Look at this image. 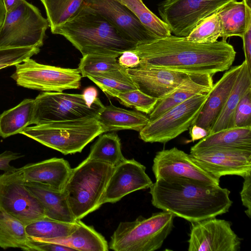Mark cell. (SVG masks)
<instances>
[{
	"instance_id": "1",
	"label": "cell",
	"mask_w": 251,
	"mask_h": 251,
	"mask_svg": "<svg viewBox=\"0 0 251 251\" xmlns=\"http://www.w3.org/2000/svg\"><path fill=\"white\" fill-rule=\"evenodd\" d=\"M131 50L140 58L139 66L212 75L228 70L236 54L226 41L198 43L172 35L138 45Z\"/></svg>"
},
{
	"instance_id": "2",
	"label": "cell",
	"mask_w": 251,
	"mask_h": 251,
	"mask_svg": "<svg viewBox=\"0 0 251 251\" xmlns=\"http://www.w3.org/2000/svg\"><path fill=\"white\" fill-rule=\"evenodd\" d=\"M150 189L154 207L191 223L225 214L232 204L227 188L186 178L156 179Z\"/></svg>"
},
{
	"instance_id": "3",
	"label": "cell",
	"mask_w": 251,
	"mask_h": 251,
	"mask_svg": "<svg viewBox=\"0 0 251 251\" xmlns=\"http://www.w3.org/2000/svg\"><path fill=\"white\" fill-rule=\"evenodd\" d=\"M51 32L64 36L82 55L97 54L117 57L137 46L85 2L72 18Z\"/></svg>"
},
{
	"instance_id": "4",
	"label": "cell",
	"mask_w": 251,
	"mask_h": 251,
	"mask_svg": "<svg viewBox=\"0 0 251 251\" xmlns=\"http://www.w3.org/2000/svg\"><path fill=\"white\" fill-rule=\"evenodd\" d=\"M114 167L86 158L72 169L63 192L75 219L99 208Z\"/></svg>"
},
{
	"instance_id": "5",
	"label": "cell",
	"mask_w": 251,
	"mask_h": 251,
	"mask_svg": "<svg viewBox=\"0 0 251 251\" xmlns=\"http://www.w3.org/2000/svg\"><path fill=\"white\" fill-rule=\"evenodd\" d=\"M102 133L97 119L89 118L29 126L21 134L66 155L81 152Z\"/></svg>"
},
{
	"instance_id": "6",
	"label": "cell",
	"mask_w": 251,
	"mask_h": 251,
	"mask_svg": "<svg viewBox=\"0 0 251 251\" xmlns=\"http://www.w3.org/2000/svg\"><path fill=\"white\" fill-rule=\"evenodd\" d=\"M175 216L166 211L131 222L120 223L110 237L109 249L115 251H154L160 249L174 227Z\"/></svg>"
},
{
	"instance_id": "7",
	"label": "cell",
	"mask_w": 251,
	"mask_h": 251,
	"mask_svg": "<svg viewBox=\"0 0 251 251\" xmlns=\"http://www.w3.org/2000/svg\"><path fill=\"white\" fill-rule=\"evenodd\" d=\"M49 26L39 9L23 0L17 8L5 13L0 26V48H40Z\"/></svg>"
},
{
	"instance_id": "8",
	"label": "cell",
	"mask_w": 251,
	"mask_h": 251,
	"mask_svg": "<svg viewBox=\"0 0 251 251\" xmlns=\"http://www.w3.org/2000/svg\"><path fill=\"white\" fill-rule=\"evenodd\" d=\"M210 92L195 95L150 121L139 131V138L145 142L165 144L187 131L199 116Z\"/></svg>"
},
{
	"instance_id": "9",
	"label": "cell",
	"mask_w": 251,
	"mask_h": 251,
	"mask_svg": "<svg viewBox=\"0 0 251 251\" xmlns=\"http://www.w3.org/2000/svg\"><path fill=\"white\" fill-rule=\"evenodd\" d=\"M32 125L75 119L97 118L104 108L100 101L87 105L82 94L44 92L34 99Z\"/></svg>"
},
{
	"instance_id": "10",
	"label": "cell",
	"mask_w": 251,
	"mask_h": 251,
	"mask_svg": "<svg viewBox=\"0 0 251 251\" xmlns=\"http://www.w3.org/2000/svg\"><path fill=\"white\" fill-rule=\"evenodd\" d=\"M11 75L19 86L44 92L78 89L82 76L78 69L65 68L37 63L31 58L15 65Z\"/></svg>"
},
{
	"instance_id": "11",
	"label": "cell",
	"mask_w": 251,
	"mask_h": 251,
	"mask_svg": "<svg viewBox=\"0 0 251 251\" xmlns=\"http://www.w3.org/2000/svg\"><path fill=\"white\" fill-rule=\"evenodd\" d=\"M25 182L20 168L0 175V208L26 226L48 217Z\"/></svg>"
},
{
	"instance_id": "12",
	"label": "cell",
	"mask_w": 251,
	"mask_h": 251,
	"mask_svg": "<svg viewBox=\"0 0 251 251\" xmlns=\"http://www.w3.org/2000/svg\"><path fill=\"white\" fill-rule=\"evenodd\" d=\"M233 0H163L157 9L171 32L186 37L205 18Z\"/></svg>"
},
{
	"instance_id": "13",
	"label": "cell",
	"mask_w": 251,
	"mask_h": 251,
	"mask_svg": "<svg viewBox=\"0 0 251 251\" xmlns=\"http://www.w3.org/2000/svg\"><path fill=\"white\" fill-rule=\"evenodd\" d=\"M189 251H238L241 239L231 223L216 217L191 223Z\"/></svg>"
},
{
	"instance_id": "14",
	"label": "cell",
	"mask_w": 251,
	"mask_h": 251,
	"mask_svg": "<svg viewBox=\"0 0 251 251\" xmlns=\"http://www.w3.org/2000/svg\"><path fill=\"white\" fill-rule=\"evenodd\" d=\"M192 160L213 176L226 175L244 177L251 174V150L216 148L190 153Z\"/></svg>"
},
{
	"instance_id": "15",
	"label": "cell",
	"mask_w": 251,
	"mask_h": 251,
	"mask_svg": "<svg viewBox=\"0 0 251 251\" xmlns=\"http://www.w3.org/2000/svg\"><path fill=\"white\" fill-rule=\"evenodd\" d=\"M84 2L113 25L123 37L137 45L158 39L117 0H85Z\"/></svg>"
},
{
	"instance_id": "16",
	"label": "cell",
	"mask_w": 251,
	"mask_h": 251,
	"mask_svg": "<svg viewBox=\"0 0 251 251\" xmlns=\"http://www.w3.org/2000/svg\"><path fill=\"white\" fill-rule=\"evenodd\" d=\"M155 179L166 177H183L209 184L219 185L220 178L203 170L190 154L176 147L156 152L152 166Z\"/></svg>"
},
{
	"instance_id": "17",
	"label": "cell",
	"mask_w": 251,
	"mask_h": 251,
	"mask_svg": "<svg viewBox=\"0 0 251 251\" xmlns=\"http://www.w3.org/2000/svg\"><path fill=\"white\" fill-rule=\"evenodd\" d=\"M152 183L144 165L134 159H126L114 167L102 204L116 202L131 193L150 188Z\"/></svg>"
},
{
	"instance_id": "18",
	"label": "cell",
	"mask_w": 251,
	"mask_h": 251,
	"mask_svg": "<svg viewBox=\"0 0 251 251\" xmlns=\"http://www.w3.org/2000/svg\"><path fill=\"white\" fill-rule=\"evenodd\" d=\"M126 71L138 89L157 100L170 93L193 75L141 66L126 69Z\"/></svg>"
},
{
	"instance_id": "19",
	"label": "cell",
	"mask_w": 251,
	"mask_h": 251,
	"mask_svg": "<svg viewBox=\"0 0 251 251\" xmlns=\"http://www.w3.org/2000/svg\"><path fill=\"white\" fill-rule=\"evenodd\" d=\"M241 66L242 64L230 67L213 84L206 101L193 125H197L210 132L230 93Z\"/></svg>"
},
{
	"instance_id": "20",
	"label": "cell",
	"mask_w": 251,
	"mask_h": 251,
	"mask_svg": "<svg viewBox=\"0 0 251 251\" xmlns=\"http://www.w3.org/2000/svg\"><path fill=\"white\" fill-rule=\"evenodd\" d=\"M213 75L193 74L184 79L170 93L158 100L149 114L150 121H153L166 111L200 94L208 93L213 86Z\"/></svg>"
},
{
	"instance_id": "21",
	"label": "cell",
	"mask_w": 251,
	"mask_h": 251,
	"mask_svg": "<svg viewBox=\"0 0 251 251\" xmlns=\"http://www.w3.org/2000/svg\"><path fill=\"white\" fill-rule=\"evenodd\" d=\"M20 170L25 182L41 183L63 191L72 169L66 160L54 157L28 163Z\"/></svg>"
},
{
	"instance_id": "22",
	"label": "cell",
	"mask_w": 251,
	"mask_h": 251,
	"mask_svg": "<svg viewBox=\"0 0 251 251\" xmlns=\"http://www.w3.org/2000/svg\"><path fill=\"white\" fill-rule=\"evenodd\" d=\"M25 185L41 203L47 217L65 222H76L63 191L39 182H25Z\"/></svg>"
},
{
	"instance_id": "23",
	"label": "cell",
	"mask_w": 251,
	"mask_h": 251,
	"mask_svg": "<svg viewBox=\"0 0 251 251\" xmlns=\"http://www.w3.org/2000/svg\"><path fill=\"white\" fill-rule=\"evenodd\" d=\"M96 119L103 133L123 129L140 131L150 121L144 113L118 107L111 103L104 106Z\"/></svg>"
},
{
	"instance_id": "24",
	"label": "cell",
	"mask_w": 251,
	"mask_h": 251,
	"mask_svg": "<svg viewBox=\"0 0 251 251\" xmlns=\"http://www.w3.org/2000/svg\"><path fill=\"white\" fill-rule=\"evenodd\" d=\"M250 88H251V70L244 60L230 93L209 134L234 127L236 107Z\"/></svg>"
},
{
	"instance_id": "25",
	"label": "cell",
	"mask_w": 251,
	"mask_h": 251,
	"mask_svg": "<svg viewBox=\"0 0 251 251\" xmlns=\"http://www.w3.org/2000/svg\"><path fill=\"white\" fill-rule=\"evenodd\" d=\"M216 148L251 150V126L233 127L209 134L191 148L190 153Z\"/></svg>"
},
{
	"instance_id": "26",
	"label": "cell",
	"mask_w": 251,
	"mask_h": 251,
	"mask_svg": "<svg viewBox=\"0 0 251 251\" xmlns=\"http://www.w3.org/2000/svg\"><path fill=\"white\" fill-rule=\"evenodd\" d=\"M76 229L66 237L49 240H40L52 242L69 247L74 251H107L109 247L104 237L94 228L77 220Z\"/></svg>"
},
{
	"instance_id": "27",
	"label": "cell",
	"mask_w": 251,
	"mask_h": 251,
	"mask_svg": "<svg viewBox=\"0 0 251 251\" xmlns=\"http://www.w3.org/2000/svg\"><path fill=\"white\" fill-rule=\"evenodd\" d=\"M0 248H19L26 251H35L28 236L25 226L17 219L0 208Z\"/></svg>"
},
{
	"instance_id": "28",
	"label": "cell",
	"mask_w": 251,
	"mask_h": 251,
	"mask_svg": "<svg viewBox=\"0 0 251 251\" xmlns=\"http://www.w3.org/2000/svg\"><path fill=\"white\" fill-rule=\"evenodd\" d=\"M34 100L26 99L0 115V137L5 138L32 125Z\"/></svg>"
},
{
	"instance_id": "29",
	"label": "cell",
	"mask_w": 251,
	"mask_h": 251,
	"mask_svg": "<svg viewBox=\"0 0 251 251\" xmlns=\"http://www.w3.org/2000/svg\"><path fill=\"white\" fill-rule=\"evenodd\" d=\"M217 13L222 26V40L232 36L242 37L246 24V11L244 0H233L223 6Z\"/></svg>"
},
{
	"instance_id": "30",
	"label": "cell",
	"mask_w": 251,
	"mask_h": 251,
	"mask_svg": "<svg viewBox=\"0 0 251 251\" xmlns=\"http://www.w3.org/2000/svg\"><path fill=\"white\" fill-rule=\"evenodd\" d=\"M87 158L114 167L126 159L122 152L120 139L114 132L100 136L92 146Z\"/></svg>"
},
{
	"instance_id": "31",
	"label": "cell",
	"mask_w": 251,
	"mask_h": 251,
	"mask_svg": "<svg viewBox=\"0 0 251 251\" xmlns=\"http://www.w3.org/2000/svg\"><path fill=\"white\" fill-rule=\"evenodd\" d=\"M77 221L71 223L46 218L35 221L25 226L28 237L49 240L66 237L77 227Z\"/></svg>"
},
{
	"instance_id": "32",
	"label": "cell",
	"mask_w": 251,
	"mask_h": 251,
	"mask_svg": "<svg viewBox=\"0 0 251 251\" xmlns=\"http://www.w3.org/2000/svg\"><path fill=\"white\" fill-rule=\"evenodd\" d=\"M126 69L124 68L109 73L89 75L86 77L107 95L116 98L121 93L137 89Z\"/></svg>"
},
{
	"instance_id": "33",
	"label": "cell",
	"mask_w": 251,
	"mask_h": 251,
	"mask_svg": "<svg viewBox=\"0 0 251 251\" xmlns=\"http://www.w3.org/2000/svg\"><path fill=\"white\" fill-rule=\"evenodd\" d=\"M44 5L50 30L72 18L85 0H40Z\"/></svg>"
},
{
	"instance_id": "34",
	"label": "cell",
	"mask_w": 251,
	"mask_h": 251,
	"mask_svg": "<svg viewBox=\"0 0 251 251\" xmlns=\"http://www.w3.org/2000/svg\"><path fill=\"white\" fill-rule=\"evenodd\" d=\"M127 7L141 24L158 38L171 35L167 25L151 12L142 0H117Z\"/></svg>"
},
{
	"instance_id": "35",
	"label": "cell",
	"mask_w": 251,
	"mask_h": 251,
	"mask_svg": "<svg viewBox=\"0 0 251 251\" xmlns=\"http://www.w3.org/2000/svg\"><path fill=\"white\" fill-rule=\"evenodd\" d=\"M113 56L97 54H87L82 55L78 70L81 76L89 75L109 73L124 69Z\"/></svg>"
},
{
	"instance_id": "36",
	"label": "cell",
	"mask_w": 251,
	"mask_h": 251,
	"mask_svg": "<svg viewBox=\"0 0 251 251\" xmlns=\"http://www.w3.org/2000/svg\"><path fill=\"white\" fill-rule=\"evenodd\" d=\"M222 34V24L216 12L202 20L186 38L198 43H211L218 41Z\"/></svg>"
},
{
	"instance_id": "37",
	"label": "cell",
	"mask_w": 251,
	"mask_h": 251,
	"mask_svg": "<svg viewBox=\"0 0 251 251\" xmlns=\"http://www.w3.org/2000/svg\"><path fill=\"white\" fill-rule=\"evenodd\" d=\"M116 98L124 105L147 114L152 111L158 100L138 89L121 93Z\"/></svg>"
},
{
	"instance_id": "38",
	"label": "cell",
	"mask_w": 251,
	"mask_h": 251,
	"mask_svg": "<svg viewBox=\"0 0 251 251\" xmlns=\"http://www.w3.org/2000/svg\"><path fill=\"white\" fill-rule=\"evenodd\" d=\"M249 126H251V88L241 98L234 115V127Z\"/></svg>"
},
{
	"instance_id": "39",
	"label": "cell",
	"mask_w": 251,
	"mask_h": 251,
	"mask_svg": "<svg viewBox=\"0 0 251 251\" xmlns=\"http://www.w3.org/2000/svg\"><path fill=\"white\" fill-rule=\"evenodd\" d=\"M246 11V24L242 38L245 60L249 69L251 70V7L244 0Z\"/></svg>"
},
{
	"instance_id": "40",
	"label": "cell",
	"mask_w": 251,
	"mask_h": 251,
	"mask_svg": "<svg viewBox=\"0 0 251 251\" xmlns=\"http://www.w3.org/2000/svg\"><path fill=\"white\" fill-rule=\"evenodd\" d=\"M243 187L240 192L243 205L246 208V214L251 217V174L244 176Z\"/></svg>"
},
{
	"instance_id": "41",
	"label": "cell",
	"mask_w": 251,
	"mask_h": 251,
	"mask_svg": "<svg viewBox=\"0 0 251 251\" xmlns=\"http://www.w3.org/2000/svg\"><path fill=\"white\" fill-rule=\"evenodd\" d=\"M30 238V237H29ZM32 243L37 251H74L69 247L58 244L30 238Z\"/></svg>"
},
{
	"instance_id": "42",
	"label": "cell",
	"mask_w": 251,
	"mask_h": 251,
	"mask_svg": "<svg viewBox=\"0 0 251 251\" xmlns=\"http://www.w3.org/2000/svg\"><path fill=\"white\" fill-rule=\"evenodd\" d=\"M24 155L21 153L13 152L11 151L6 150L0 154V170H2L4 172L12 171L17 168L10 165V163L22 158Z\"/></svg>"
},
{
	"instance_id": "43",
	"label": "cell",
	"mask_w": 251,
	"mask_h": 251,
	"mask_svg": "<svg viewBox=\"0 0 251 251\" xmlns=\"http://www.w3.org/2000/svg\"><path fill=\"white\" fill-rule=\"evenodd\" d=\"M118 62L121 67L125 69L132 68L139 65L140 58L132 50H127L120 55Z\"/></svg>"
},
{
	"instance_id": "44",
	"label": "cell",
	"mask_w": 251,
	"mask_h": 251,
	"mask_svg": "<svg viewBox=\"0 0 251 251\" xmlns=\"http://www.w3.org/2000/svg\"><path fill=\"white\" fill-rule=\"evenodd\" d=\"M82 96L87 106L91 107L100 102V100L98 97V91L93 86H89L83 91Z\"/></svg>"
},
{
	"instance_id": "45",
	"label": "cell",
	"mask_w": 251,
	"mask_h": 251,
	"mask_svg": "<svg viewBox=\"0 0 251 251\" xmlns=\"http://www.w3.org/2000/svg\"><path fill=\"white\" fill-rule=\"evenodd\" d=\"M191 142L201 140L209 134V131L197 125H192L189 128Z\"/></svg>"
},
{
	"instance_id": "46",
	"label": "cell",
	"mask_w": 251,
	"mask_h": 251,
	"mask_svg": "<svg viewBox=\"0 0 251 251\" xmlns=\"http://www.w3.org/2000/svg\"><path fill=\"white\" fill-rule=\"evenodd\" d=\"M23 0H2L6 12H10L17 8Z\"/></svg>"
},
{
	"instance_id": "47",
	"label": "cell",
	"mask_w": 251,
	"mask_h": 251,
	"mask_svg": "<svg viewBox=\"0 0 251 251\" xmlns=\"http://www.w3.org/2000/svg\"><path fill=\"white\" fill-rule=\"evenodd\" d=\"M5 13L6 11L2 2V0H0V26L3 22Z\"/></svg>"
},
{
	"instance_id": "48",
	"label": "cell",
	"mask_w": 251,
	"mask_h": 251,
	"mask_svg": "<svg viewBox=\"0 0 251 251\" xmlns=\"http://www.w3.org/2000/svg\"><path fill=\"white\" fill-rule=\"evenodd\" d=\"M244 0L246 3H247V4L251 7V0Z\"/></svg>"
}]
</instances>
